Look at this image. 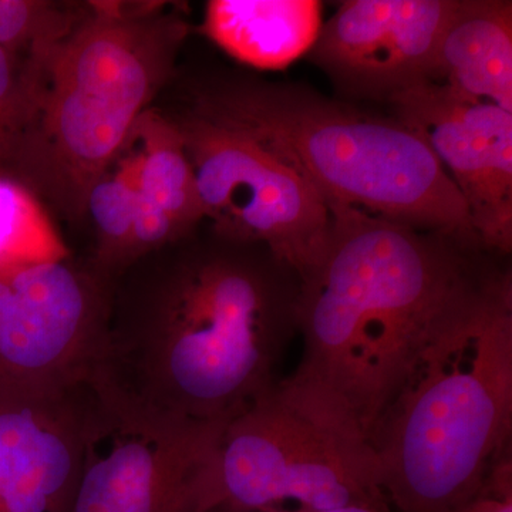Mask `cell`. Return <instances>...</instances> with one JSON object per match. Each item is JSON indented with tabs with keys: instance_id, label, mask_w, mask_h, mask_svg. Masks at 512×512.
<instances>
[{
	"instance_id": "cell-13",
	"label": "cell",
	"mask_w": 512,
	"mask_h": 512,
	"mask_svg": "<svg viewBox=\"0 0 512 512\" xmlns=\"http://www.w3.org/2000/svg\"><path fill=\"white\" fill-rule=\"evenodd\" d=\"M316 0H211L205 33L239 62L284 69L311 52L322 29Z\"/></svg>"
},
{
	"instance_id": "cell-11",
	"label": "cell",
	"mask_w": 512,
	"mask_h": 512,
	"mask_svg": "<svg viewBox=\"0 0 512 512\" xmlns=\"http://www.w3.org/2000/svg\"><path fill=\"white\" fill-rule=\"evenodd\" d=\"M457 0H348L323 23L313 60L346 92L392 100L439 82L440 47Z\"/></svg>"
},
{
	"instance_id": "cell-1",
	"label": "cell",
	"mask_w": 512,
	"mask_h": 512,
	"mask_svg": "<svg viewBox=\"0 0 512 512\" xmlns=\"http://www.w3.org/2000/svg\"><path fill=\"white\" fill-rule=\"evenodd\" d=\"M298 296L299 276L261 245L181 239L113 279L89 382L134 412L228 423L278 382Z\"/></svg>"
},
{
	"instance_id": "cell-10",
	"label": "cell",
	"mask_w": 512,
	"mask_h": 512,
	"mask_svg": "<svg viewBox=\"0 0 512 512\" xmlns=\"http://www.w3.org/2000/svg\"><path fill=\"white\" fill-rule=\"evenodd\" d=\"M397 120L433 151L466 202L478 244L512 247V111L429 82L394 96Z\"/></svg>"
},
{
	"instance_id": "cell-19",
	"label": "cell",
	"mask_w": 512,
	"mask_h": 512,
	"mask_svg": "<svg viewBox=\"0 0 512 512\" xmlns=\"http://www.w3.org/2000/svg\"><path fill=\"white\" fill-rule=\"evenodd\" d=\"M458 512H512V450L494 464L480 490Z\"/></svg>"
},
{
	"instance_id": "cell-6",
	"label": "cell",
	"mask_w": 512,
	"mask_h": 512,
	"mask_svg": "<svg viewBox=\"0 0 512 512\" xmlns=\"http://www.w3.org/2000/svg\"><path fill=\"white\" fill-rule=\"evenodd\" d=\"M377 497L386 495L365 434L288 377L225 424L195 512L217 504L335 508Z\"/></svg>"
},
{
	"instance_id": "cell-20",
	"label": "cell",
	"mask_w": 512,
	"mask_h": 512,
	"mask_svg": "<svg viewBox=\"0 0 512 512\" xmlns=\"http://www.w3.org/2000/svg\"><path fill=\"white\" fill-rule=\"evenodd\" d=\"M200 512H396L386 497L372 498V500L357 501V503L343 505L335 508H315L299 503H278L265 505V507L242 508L234 505L217 504L205 508Z\"/></svg>"
},
{
	"instance_id": "cell-12",
	"label": "cell",
	"mask_w": 512,
	"mask_h": 512,
	"mask_svg": "<svg viewBox=\"0 0 512 512\" xmlns=\"http://www.w3.org/2000/svg\"><path fill=\"white\" fill-rule=\"evenodd\" d=\"M90 383L0 400V512H70Z\"/></svg>"
},
{
	"instance_id": "cell-17",
	"label": "cell",
	"mask_w": 512,
	"mask_h": 512,
	"mask_svg": "<svg viewBox=\"0 0 512 512\" xmlns=\"http://www.w3.org/2000/svg\"><path fill=\"white\" fill-rule=\"evenodd\" d=\"M49 214L9 180H0V272L70 256Z\"/></svg>"
},
{
	"instance_id": "cell-2",
	"label": "cell",
	"mask_w": 512,
	"mask_h": 512,
	"mask_svg": "<svg viewBox=\"0 0 512 512\" xmlns=\"http://www.w3.org/2000/svg\"><path fill=\"white\" fill-rule=\"evenodd\" d=\"M328 242L299 279L303 355L289 379L372 437L431 332L473 284L483 252L329 205Z\"/></svg>"
},
{
	"instance_id": "cell-18",
	"label": "cell",
	"mask_w": 512,
	"mask_h": 512,
	"mask_svg": "<svg viewBox=\"0 0 512 512\" xmlns=\"http://www.w3.org/2000/svg\"><path fill=\"white\" fill-rule=\"evenodd\" d=\"M86 6L76 9L52 2L0 0V47L28 42L33 50L62 39L82 18Z\"/></svg>"
},
{
	"instance_id": "cell-9",
	"label": "cell",
	"mask_w": 512,
	"mask_h": 512,
	"mask_svg": "<svg viewBox=\"0 0 512 512\" xmlns=\"http://www.w3.org/2000/svg\"><path fill=\"white\" fill-rule=\"evenodd\" d=\"M225 424L134 412L103 399L90 384L70 512H195Z\"/></svg>"
},
{
	"instance_id": "cell-16",
	"label": "cell",
	"mask_w": 512,
	"mask_h": 512,
	"mask_svg": "<svg viewBox=\"0 0 512 512\" xmlns=\"http://www.w3.org/2000/svg\"><path fill=\"white\" fill-rule=\"evenodd\" d=\"M136 210L133 168L121 151L116 161L90 187L84 210L92 218L97 234L96 256L90 262L111 281L130 265Z\"/></svg>"
},
{
	"instance_id": "cell-14",
	"label": "cell",
	"mask_w": 512,
	"mask_h": 512,
	"mask_svg": "<svg viewBox=\"0 0 512 512\" xmlns=\"http://www.w3.org/2000/svg\"><path fill=\"white\" fill-rule=\"evenodd\" d=\"M439 82L512 111V5L457 0L441 40Z\"/></svg>"
},
{
	"instance_id": "cell-4",
	"label": "cell",
	"mask_w": 512,
	"mask_h": 512,
	"mask_svg": "<svg viewBox=\"0 0 512 512\" xmlns=\"http://www.w3.org/2000/svg\"><path fill=\"white\" fill-rule=\"evenodd\" d=\"M190 107L254 137L328 207L356 208L484 252L456 185L423 138L399 120L301 87L242 79L197 87Z\"/></svg>"
},
{
	"instance_id": "cell-5",
	"label": "cell",
	"mask_w": 512,
	"mask_h": 512,
	"mask_svg": "<svg viewBox=\"0 0 512 512\" xmlns=\"http://www.w3.org/2000/svg\"><path fill=\"white\" fill-rule=\"evenodd\" d=\"M187 33L183 16L161 3L96 2L66 36L33 50V163L64 214H86L90 187L170 79Z\"/></svg>"
},
{
	"instance_id": "cell-21",
	"label": "cell",
	"mask_w": 512,
	"mask_h": 512,
	"mask_svg": "<svg viewBox=\"0 0 512 512\" xmlns=\"http://www.w3.org/2000/svg\"><path fill=\"white\" fill-rule=\"evenodd\" d=\"M12 90V67L5 47H0V106L5 103Z\"/></svg>"
},
{
	"instance_id": "cell-8",
	"label": "cell",
	"mask_w": 512,
	"mask_h": 512,
	"mask_svg": "<svg viewBox=\"0 0 512 512\" xmlns=\"http://www.w3.org/2000/svg\"><path fill=\"white\" fill-rule=\"evenodd\" d=\"M111 281L72 255L0 272V400L66 389L92 375Z\"/></svg>"
},
{
	"instance_id": "cell-3",
	"label": "cell",
	"mask_w": 512,
	"mask_h": 512,
	"mask_svg": "<svg viewBox=\"0 0 512 512\" xmlns=\"http://www.w3.org/2000/svg\"><path fill=\"white\" fill-rule=\"evenodd\" d=\"M512 276L485 264L431 332L370 446L396 512H458L512 450Z\"/></svg>"
},
{
	"instance_id": "cell-7",
	"label": "cell",
	"mask_w": 512,
	"mask_h": 512,
	"mask_svg": "<svg viewBox=\"0 0 512 512\" xmlns=\"http://www.w3.org/2000/svg\"><path fill=\"white\" fill-rule=\"evenodd\" d=\"M170 120L183 138L212 234L261 245L299 279L319 264L330 211L301 174L245 131L190 106Z\"/></svg>"
},
{
	"instance_id": "cell-15",
	"label": "cell",
	"mask_w": 512,
	"mask_h": 512,
	"mask_svg": "<svg viewBox=\"0 0 512 512\" xmlns=\"http://www.w3.org/2000/svg\"><path fill=\"white\" fill-rule=\"evenodd\" d=\"M123 153L133 168L138 197L167 212L187 238L202 221L201 205L183 138L170 117L148 109Z\"/></svg>"
}]
</instances>
